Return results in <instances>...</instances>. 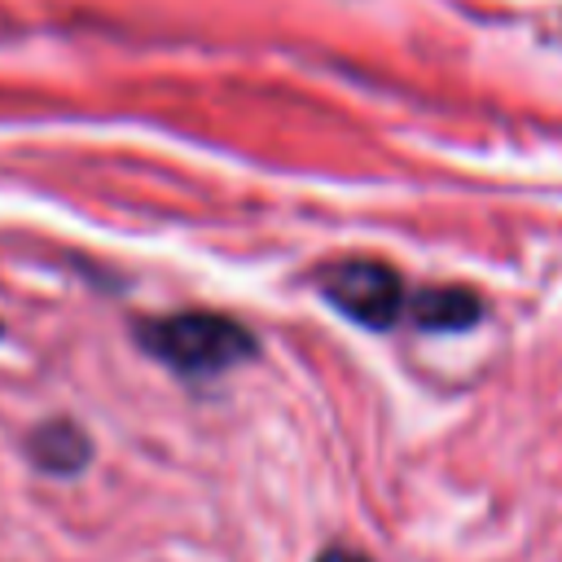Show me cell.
<instances>
[{
    "label": "cell",
    "instance_id": "5b68a950",
    "mask_svg": "<svg viewBox=\"0 0 562 562\" xmlns=\"http://www.w3.org/2000/svg\"><path fill=\"white\" fill-rule=\"evenodd\" d=\"M316 562H373V558H364V553H356V549H342V544H329V549H321Z\"/></svg>",
    "mask_w": 562,
    "mask_h": 562
},
{
    "label": "cell",
    "instance_id": "6da1fadb",
    "mask_svg": "<svg viewBox=\"0 0 562 562\" xmlns=\"http://www.w3.org/2000/svg\"><path fill=\"white\" fill-rule=\"evenodd\" d=\"M140 347L171 364L180 378H215L255 356V334L220 312H176L136 329Z\"/></svg>",
    "mask_w": 562,
    "mask_h": 562
},
{
    "label": "cell",
    "instance_id": "7a4b0ae2",
    "mask_svg": "<svg viewBox=\"0 0 562 562\" xmlns=\"http://www.w3.org/2000/svg\"><path fill=\"white\" fill-rule=\"evenodd\" d=\"M321 290L342 316H351L356 325H369V329L395 325L408 303L400 272L378 259H342V263L325 268Z\"/></svg>",
    "mask_w": 562,
    "mask_h": 562
},
{
    "label": "cell",
    "instance_id": "277c9868",
    "mask_svg": "<svg viewBox=\"0 0 562 562\" xmlns=\"http://www.w3.org/2000/svg\"><path fill=\"white\" fill-rule=\"evenodd\" d=\"M408 316L422 325V329H470L483 312V303L461 290V285H443V290H417L408 303Z\"/></svg>",
    "mask_w": 562,
    "mask_h": 562
},
{
    "label": "cell",
    "instance_id": "3957f363",
    "mask_svg": "<svg viewBox=\"0 0 562 562\" xmlns=\"http://www.w3.org/2000/svg\"><path fill=\"white\" fill-rule=\"evenodd\" d=\"M26 457H31L44 474L70 479V474H79V470L88 465L92 443H88V435H83L75 422L57 417V422H44V426H35V430L26 435Z\"/></svg>",
    "mask_w": 562,
    "mask_h": 562
}]
</instances>
